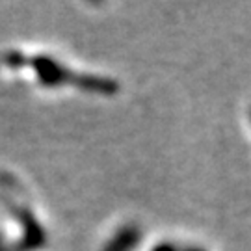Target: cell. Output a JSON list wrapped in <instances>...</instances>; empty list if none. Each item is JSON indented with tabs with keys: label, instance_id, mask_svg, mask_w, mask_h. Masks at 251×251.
<instances>
[{
	"label": "cell",
	"instance_id": "1",
	"mask_svg": "<svg viewBox=\"0 0 251 251\" xmlns=\"http://www.w3.org/2000/svg\"><path fill=\"white\" fill-rule=\"evenodd\" d=\"M9 212L21 225V236L13 246V251H37L47 246V231L39 224L36 214L21 205H9Z\"/></svg>",
	"mask_w": 251,
	"mask_h": 251
},
{
	"label": "cell",
	"instance_id": "2",
	"mask_svg": "<svg viewBox=\"0 0 251 251\" xmlns=\"http://www.w3.org/2000/svg\"><path fill=\"white\" fill-rule=\"evenodd\" d=\"M28 65L36 73L37 82L45 88L69 86L75 82V76H76V73H73L69 67H65L63 63L54 60L49 54H36L32 58H28Z\"/></svg>",
	"mask_w": 251,
	"mask_h": 251
},
{
	"label": "cell",
	"instance_id": "3",
	"mask_svg": "<svg viewBox=\"0 0 251 251\" xmlns=\"http://www.w3.org/2000/svg\"><path fill=\"white\" fill-rule=\"evenodd\" d=\"M78 90L86 91V93H95V95H116L119 91V82L108 76H97V75H78L75 76L73 82Z\"/></svg>",
	"mask_w": 251,
	"mask_h": 251
},
{
	"label": "cell",
	"instance_id": "4",
	"mask_svg": "<svg viewBox=\"0 0 251 251\" xmlns=\"http://www.w3.org/2000/svg\"><path fill=\"white\" fill-rule=\"evenodd\" d=\"M142 242V229L134 224L121 227L100 251H134Z\"/></svg>",
	"mask_w": 251,
	"mask_h": 251
},
{
	"label": "cell",
	"instance_id": "5",
	"mask_svg": "<svg viewBox=\"0 0 251 251\" xmlns=\"http://www.w3.org/2000/svg\"><path fill=\"white\" fill-rule=\"evenodd\" d=\"M2 60H4V63L8 65L9 69H21V67L28 65V56H25L21 50H8Z\"/></svg>",
	"mask_w": 251,
	"mask_h": 251
},
{
	"label": "cell",
	"instance_id": "6",
	"mask_svg": "<svg viewBox=\"0 0 251 251\" xmlns=\"http://www.w3.org/2000/svg\"><path fill=\"white\" fill-rule=\"evenodd\" d=\"M151 251H180V248L173 242H160V244H156Z\"/></svg>",
	"mask_w": 251,
	"mask_h": 251
},
{
	"label": "cell",
	"instance_id": "7",
	"mask_svg": "<svg viewBox=\"0 0 251 251\" xmlns=\"http://www.w3.org/2000/svg\"><path fill=\"white\" fill-rule=\"evenodd\" d=\"M180 251H205V250L198 248V246H188V248H180Z\"/></svg>",
	"mask_w": 251,
	"mask_h": 251
},
{
	"label": "cell",
	"instance_id": "8",
	"mask_svg": "<svg viewBox=\"0 0 251 251\" xmlns=\"http://www.w3.org/2000/svg\"><path fill=\"white\" fill-rule=\"evenodd\" d=\"M0 251H13V250H9L8 246L4 244V240H2V236H0Z\"/></svg>",
	"mask_w": 251,
	"mask_h": 251
}]
</instances>
